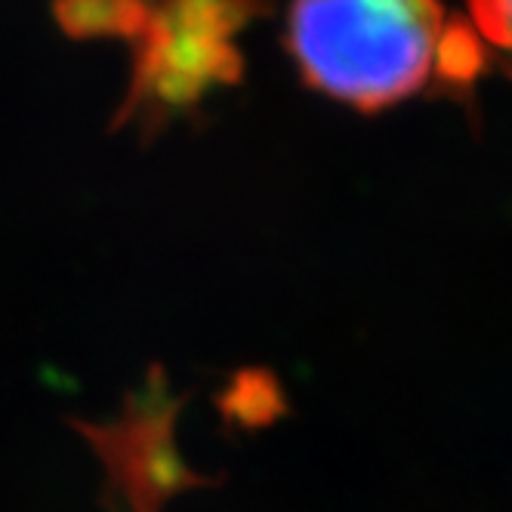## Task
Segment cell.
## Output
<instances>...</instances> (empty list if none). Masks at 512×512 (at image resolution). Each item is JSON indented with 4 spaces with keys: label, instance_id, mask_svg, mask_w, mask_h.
<instances>
[{
    "label": "cell",
    "instance_id": "6da1fadb",
    "mask_svg": "<svg viewBox=\"0 0 512 512\" xmlns=\"http://www.w3.org/2000/svg\"><path fill=\"white\" fill-rule=\"evenodd\" d=\"M442 22L438 0H290L287 47L309 87L380 112L426 84Z\"/></svg>",
    "mask_w": 512,
    "mask_h": 512
},
{
    "label": "cell",
    "instance_id": "7a4b0ae2",
    "mask_svg": "<svg viewBox=\"0 0 512 512\" xmlns=\"http://www.w3.org/2000/svg\"><path fill=\"white\" fill-rule=\"evenodd\" d=\"M260 7L263 0H167L133 38L136 78L124 115L142 102L182 108L210 84H235L241 56L229 38Z\"/></svg>",
    "mask_w": 512,
    "mask_h": 512
},
{
    "label": "cell",
    "instance_id": "3957f363",
    "mask_svg": "<svg viewBox=\"0 0 512 512\" xmlns=\"http://www.w3.org/2000/svg\"><path fill=\"white\" fill-rule=\"evenodd\" d=\"M179 401L161 377L149 380L112 426H81L108 469V485L121 512H158V506L182 491L201 485L182 463L173 445V417Z\"/></svg>",
    "mask_w": 512,
    "mask_h": 512
},
{
    "label": "cell",
    "instance_id": "277c9868",
    "mask_svg": "<svg viewBox=\"0 0 512 512\" xmlns=\"http://www.w3.org/2000/svg\"><path fill=\"white\" fill-rule=\"evenodd\" d=\"M56 19L71 38H136L149 22L142 0H56Z\"/></svg>",
    "mask_w": 512,
    "mask_h": 512
},
{
    "label": "cell",
    "instance_id": "5b68a950",
    "mask_svg": "<svg viewBox=\"0 0 512 512\" xmlns=\"http://www.w3.org/2000/svg\"><path fill=\"white\" fill-rule=\"evenodd\" d=\"M432 62L438 68L442 84L469 87L485 68V50L479 34H472V28L463 19L448 22V28H442V34H438Z\"/></svg>",
    "mask_w": 512,
    "mask_h": 512
},
{
    "label": "cell",
    "instance_id": "8992f818",
    "mask_svg": "<svg viewBox=\"0 0 512 512\" xmlns=\"http://www.w3.org/2000/svg\"><path fill=\"white\" fill-rule=\"evenodd\" d=\"M281 395L272 377L263 374H244L238 377L232 395L226 398V411H232L244 423H266L281 411Z\"/></svg>",
    "mask_w": 512,
    "mask_h": 512
},
{
    "label": "cell",
    "instance_id": "52a82bcc",
    "mask_svg": "<svg viewBox=\"0 0 512 512\" xmlns=\"http://www.w3.org/2000/svg\"><path fill=\"white\" fill-rule=\"evenodd\" d=\"M466 4H469L475 25H479L482 38L506 50L509 47V0H466Z\"/></svg>",
    "mask_w": 512,
    "mask_h": 512
}]
</instances>
